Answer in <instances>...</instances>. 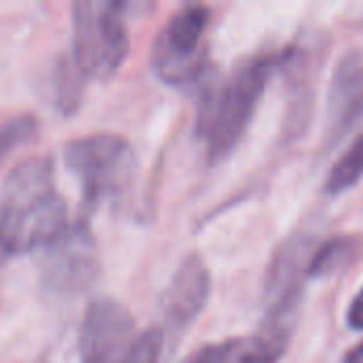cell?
<instances>
[{"label":"cell","instance_id":"obj_1","mask_svg":"<svg viewBox=\"0 0 363 363\" xmlns=\"http://www.w3.org/2000/svg\"><path fill=\"white\" fill-rule=\"evenodd\" d=\"M68 208L55 189L49 155L19 162L0 191V240L11 255L45 249L68 228Z\"/></svg>","mask_w":363,"mask_h":363},{"label":"cell","instance_id":"obj_2","mask_svg":"<svg viewBox=\"0 0 363 363\" xmlns=\"http://www.w3.org/2000/svg\"><path fill=\"white\" fill-rule=\"evenodd\" d=\"M283 64L281 53H259L242 60L225 79L206 81L198 102L196 134L211 164L225 160L242 140L255 108Z\"/></svg>","mask_w":363,"mask_h":363},{"label":"cell","instance_id":"obj_3","mask_svg":"<svg viewBox=\"0 0 363 363\" xmlns=\"http://www.w3.org/2000/svg\"><path fill=\"white\" fill-rule=\"evenodd\" d=\"M64 162L77 177L87 208L123 200L134 185L138 166L132 143L113 132L72 138L64 147Z\"/></svg>","mask_w":363,"mask_h":363},{"label":"cell","instance_id":"obj_4","mask_svg":"<svg viewBox=\"0 0 363 363\" xmlns=\"http://www.w3.org/2000/svg\"><path fill=\"white\" fill-rule=\"evenodd\" d=\"M313 251L311 238L294 236L277 249L268 266L264 283V317L255 340L283 355L298 325L308 281L306 268Z\"/></svg>","mask_w":363,"mask_h":363},{"label":"cell","instance_id":"obj_5","mask_svg":"<svg viewBox=\"0 0 363 363\" xmlns=\"http://www.w3.org/2000/svg\"><path fill=\"white\" fill-rule=\"evenodd\" d=\"M123 9L115 0L72 2V64L83 79L106 81L123 66L130 51Z\"/></svg>","mask_w":363,"mask_h":363},{"label":"cell","instance_id":"obj_6","mask_svg":"<svg viewBox=\"0 0 363 363\" xmlns=\"http://www.w3.org/2000/svg\"><path fill=\"white\" fill-rule=\"evenodd\" d=\"M208 23L211 9L204 4H187L166 21L151 49V68L160 81L187 87L204 77Z\"/></svg>","mask_w":363,"mask_h":363},{"label":"cell","instance_id":"obj_7","mask_svg":"<svg viewBox=\"0 0 363 363\" xmlns=\"http://www.w3.org/2000/svg\"><path fill=\"white\" fill-rule=\"evenodd\" d=\"M100 270V253L89 223L77 219L45 247L40 283L53 298L72 300L96 285Z\"/></svg>","mask_w":363,"mask_h":363},{"label":"cell","instance_id":"obj_8","mask_svg":"<svg viewBox=\"0 0 363 363\" xmlns=\"http://www.w3.org/2000/svg\"><path fill=\"white\" fill-rule=\"evenodd\" d=\"M134 330V317L121 302L91 300L81 325L79 363H119L136 340Z\"/></svg>","mask_w":363,"mask_h":363},{"label":"cell","instance_id":"obj_9","mask_svg":"<svg viewBox=\"0 0 363 363\" xmlns=\"http://www.w3.org/2000/svg\"><path fill=\"white\" fill-rule=\"evenodd\" d=\"M211 298V272L198 253L183 257L162 300L164 338L177 345L196 323Z\"/></svg>","mask_w":363,"mask_h":363},{"label":"cell","instance_id":"obj_10","mask_svg":"<svg viewBox=\"0 0 363 363\" xmlns=\"http://www.w3.org/2000/svg\"><path fill=\"white\" fill-rule=\"evenodd\" d=\"M363 117V55L347 51L332 77L325 115V145L336 147Z\"/></svg>","mask_w":363,"mask_h":363},{"label":"cell","instance_id":"obj_11","mask_svg":"<svg viewBox=\"0 0 363 363\" xmlns=\"http://www.w3.org/2000/svg\"><path fill=\"white\" fill-rule=\"evenodd\" d=\"M363 177V130L353 138L349 149L336 160L325 177L323 191L330 196H340L353 189Z\"/></svg>","mask_w":363,"mask_h":363},{"label":"cell","instance_id":"obj_12","mask_svg":"<svg viewBox=\"0 0 363 363\" xmlns=\"http://www.w3.org/2000/svg\"><path fill=\"white\" fill-rule=\"evenodd\" d=\"M357 253V242L351 238H332L328 242H323L319 249L313 251L311 259H308V268L306 274L308 279H325L336 274L338 270H342Z\"/></svg>","mask_w":363,"mask_h":363},{"label":"cell","instance_id":"obj_13","mask_svg":"<svg viewBox=\"0 0 363 363\" xmlns=\"http://www.w3.org/2000/svg\"><path fill=\"white\" fill-rule=\"evenodd\" d=\"M38 134V119L34 115H15L0 123V166L11 157L13 151L28 145Z\"/></svg>","mask_w":363,"mask_h":363},{"label":"cell","instance_id":"obj_14","mask_svg":"<svg viewBox=\"0 0 363 363\" xmlns=\"http://www.w3.org/2000/svg\"><path fill=\"white\" fill-rule=\"evenodd\" d=\"M53 83H55V104L60 106L62 113H72L79 106L81 87H83V77L79 74L72 60L57 66Z\"/></svg>","mask_w":363,"mask_h":363},{"label":"cell","instance_id":"obj_15","mask_svg":"<svg viewBox=\"0 0 363 363\" xmlns=\"http://www.w3.org/2000/svg\"><path fill=\"white\" fill-rule=\"evenodd\" d=\"M164 345H166V338H164L162 328H151L143 332L140 336H136L130 351L123 355V359L119 363H162Z\"/></svg>","mask_w":363,"mask_h":363},{"label":"cell","instance_id":"obj_16","mask_svg":"<svg viewBox=\"0 0 363 363\" xmlns=\"http://www.w3.org/2000/svg\"><path fill=\"white\" fill-rule=\"evenodd\" d=\"M245 338H228L215 345H206L200 349L189 363H240V357L247 349Z\"/></svg>","mask_w":363,"mask_h":363},{"label":"cell","instance_id":"obj_17","mask_svg":"<svg viewBox=\"0 0 363 363\" xmlns=\"http://www.w3.org/2000/svg\"><path fill=\"white\" fill-rule=\"evenodd\" d=\"M281 359H283V353H279L253 338L247 342V349L240 357V363H279Z\"/></svg>","mask_w":363,"mask_h":363},{"label":"cell","instance_id":"obj_18","mask_svg":"<svg viewBox=\"0 0 363 363\" xmlns=\"http://www.w3.org/2000/svg\"><path fill=\"white\" fill-rule=\"evenodd\" d=\"M347 325L353 332H363V287L359 289V294L353 298L349 311H347Z\"/></svg>","mask_w":363,"mask_h":363},{"label":"cell","instance_id":"obj_19","mask_svg":"<svg viewBox=\"0 0 363 363\" xmlns=\"http://www.w3.org/2000/svg\"><path fill=\"white\" fill-rule=\"evenodd\" d=\"M342 363H363V342L357 345L355 349H351Z\"/></svg>","mask_w":363,"mask_h":363},{"label":"cell","instance_id":"obj_20","mask_svg":"<svg viewBox=\"0 0 363 363\" xmlns=\"http://www.w3.org/2000/svg\"><path fill=\"white\" fill-rule=\"evenodd\" d=\"M4 257H9V253H6V249H4V245H2V240H0V264H2Z\"/></svg>","mask_w":363,"mask_h":363}]
</instances>
